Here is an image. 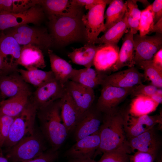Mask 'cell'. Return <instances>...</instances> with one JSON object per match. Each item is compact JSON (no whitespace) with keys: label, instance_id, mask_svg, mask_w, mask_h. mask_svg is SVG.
<instances>
[{"label":"cell","instance_id":"obj_1","mask_svg":"<svg viewBox=\"0 0 162 162\" xmlns=\"http://www.w3.org/2000/svg\"><path fill=\"white\" fill-rule=\"evenodd\" d=\"M125 112L117 108L110 112L103 114L99 129L100 144L94 156L118 150L125 151L129 154L131 152L124 126Z\"/></svg>","mask_w":162,"mask_h":162},{"label":"cell","instance_id":"obj_2","mask_svg":"<svg viewBox=\"0 0 162 162\" xmlns=\"http://www.w3.org/2000/svg\"><path fill=\"white\" fill-rule=\"evenodd\" d=\"M64 14L49 16L53 40L64 44L80 40L82 35L81 7L73 4Z\"/></svg>","mask_w":162,"mask_h":162},{"label":"cell","instance_id":"obj_3","mask_svg":"<svg viewBox=\"0 0 162 162\" xmlns=\"http://www.w3.org/2000/svg\"><path fill=\"white\" fill-rule=\"evenodd\" d=\"M61 99L40 110L39 115L43 134L54 151H58L68 135L61 116Z\"/></svg>","mask_w":162,"mask_h":162},{"label":"cell","instance_id":"obj_4","mask_svg":"<svg viewBox=\"0 0 162 162\" xmlns=\"http://www.w3.org/2000/svg\"><path fill=\"white\" fill-rule=\"evenodd\" d=\"M37 109L33 102H29L22 111L14 118L4 146L9 149L24 138L34 133Z\"/></svg>","mask_w":162,"mask_h":162},{"label":"cell","instance_id":"obj_5","mask_svg":"<svg viewBox=\"0 0 162 162\" xmlns=\"http://www.w3.org/2000/svg\"><path fill=\"white\" fill-rule=\"evenodd\" d=\"M46 149L43 139L34 133L24 138L8 149L6 158L11 162L26 161L38 157Z\"/></svg>","mask_w":162,"mask_h":162},{"label":"cell","instance_id":"obj_6","mask_svg":"<svg viewBox=\"0 0 162 162\" xmlns=\"http://www.w3.org/2000/svg\"><path fill=\"white\" fill-rule=\"evenodd\" d=\"M5 32L14 38L20 45L32 44L41 50L49 48L53 41L52 38L44 29L23 25L8 28Z\"/></svg>","mask_w":162,"mask_h":162},{"label":"cell","instance_id":"obj_7","mask_svg":"<svg viewBox=\"0 0 162 162\" xmlns=\"http://www.w3.org/2000/svg\"><path fill=\"white\" fill-rule=\"evenodd\" d=\"M44 16V9L38 4L20 13H2L0 14V30L3 31L8 28L30 23L38 24Z\"/></svg>","mask_w":162,"mask_h":162},{"label":"cell","instance_id":"obj_8","mask_svg":"<svg viewBox=\"0 0 162 162\" xmlns=\"http://www.w3.org/2000/svg\"><path fill=\"white\" fill-rule=\"evenodd\" d=\"M95 105L97 108L103 114L110 112L118 108V105L129 95L135 86L121 88L104 85Z\"/></svg>","mask_w":162,"mask_h":162},{"label":"cell","instance_id":"obj_9","mask_svg":"<svg viewBox=\"0 0 162 162\" xmlns=\"http://www.w3.org/2000/svg\"><path fill=\"white\" fill-rule=\"evenodd\" d=\"M135 46V64L145 61L151 60L154 54L162 49V34L156 33L152 36L133 35Z\"/></svg>","mask_w":162,"mask_h":162},{"label":"cell","instance_id":"obj_10","mask_svg":"<svg viewBox=\"0 0 162 162\" xmlns=\"http://www.w3.org/2000/svg\"><path fill=\"white\" fill-rule=\"evenodd\" d=\"M106 5L99 4L82 16L81 20L85 27L88 43L95 44L100 34L106 31L104 20Z\"/></svg>","mask_w":162,"mask_h":162},{"label":"cell","instance_id":"obj_11","mask_svg":"<svg viewBox=\"0 0 162 162\" xmlns=\"http://www.w3.org/2000/svg\"><path fill=\"white\" fill-rule=\"evenodd\" d=\"M103 114L94 104L79 118L73 132L76 141L98 131L102 124Z\"/></svg>","mask_w":162,"mask_h":162},{"label":"cell","instance_id":"obj_12","mask_svg":"<svg viewBox=\"0 0 162 162\" xmlns=\"http://www.w3.org/2000/svg\"><path fill=\"white\" fill-rule=\"evenodd\" d=\"M162 123V114L134 116L125 111L124 126L128 140L137 136Z\"/></svg>","mask_w":162,"mask_h":162},{"label":"cell","instance_id":"obj_13","mask_svg":"<svg viewBox=\"0 0 162 162\" xmlns=\"http://www.w3.org/2000/svg\"><path fill=\"white\" fill-rule=\"evenodd\" d=\"M65 90V86L55 78L37 88L33 102L37 108L42 110L62 98Z\"/></svg>","mask_w":162,"mask_h":162},{"label":"cell","instance_id":"obj_14","mask_svg":"<svg viewBox=\"0 0 162 162\" xmlns=\"http://www.w3.org/2000/svg\"><path fill=\"white\" fill-rule=\"evenodd\" d=\"M100 142L99 130L76 142L65 152L64 156L70 159L92 158Z\"/></svg>","mask_w":162,"mask_h":162},{"label":"cell","instance_id":"obj_15","mask_svg":"<svg viewBox=\"0 0 162 162\" xmlns=\"http://www.w3.org/2000/svg\"><path fill=\"white\" fill-rule=\"evenodd\" d=\"M64 86L81 116L94 104L93 89L70 80Z\"/></svg>","mask_w":162,"mask_h":162},{"label":"cell","instance_id":"obj_16","mask_svg":"<svg viewBox=\"0 0 162 162\" xmlns=\"http://www.w3.org/2000/svg\"><path fill=\"white\" fill-rule=\"evenodd\" d=\"M144 74L132 67L110 75L106 74L101 86L104 85L121 88H130L142 83L146 79Z\"/></svg>","mask_w":162,"mask_h":162},{"label":"cell","instance_id":"obj_17","mask_svg":"<svg viewBox=\"0 0 162 162\" xmlns=\"http://www.w3.org/2000/svg\"><path fill=\"white\" fill-rule=\"evenodd\" d=\"M25 92H30V88L18 72L0 76V93L3 99L8 98Z\"/></svg>","mask_w":162,"mask_h":162},{"label":"cell","instance_id":"obj_18","mask_svg":"<svg viewBox=\"0 0 162 162\" xmlns=\"http://www.w3.org/2000/svg\"><path fill=\"white\" fill-rule=\"evenodd\" d=\"M16 39L3 31L0 34V53L5 63L13 71L18 65L21 46Z\"/></svg>","mask_w":162,"mask_h":162},{"label":"cell","instance_id":"obj_19","mask_svg":"<svg viewBox=\"0 0 162 162\" xmlns=\"http://www.w3.org/2000/svg\"><path fill=\"white\" fill-rule=\"evenodd\" d=\"M134 34L129 30L126 32L122 38V44L115 63L109 71L116 72L126 66L134 67L135 46Z\"/></svg>","mask_w":162,"mask_h":162},{"label":"cell","instance_id":"obj_20","mask_svg":"<svg viewBox=\"0 0 162 162\" xmlns=\"http://www.w3.org/2000/svg\"><path fill=\"white\" fill-rule=\"evenodd\" d=\"M18 64L22 66L27 70L43 69L46 67L41 50L32 44L23 45L21 47Z\"/></svg>","mask_w":162,"mask_h":162},{"label":"cell","instance_id":"obj_21","mask_svg":"<svg viewBox=\"0 0 162 162\" xmlns=\"http://www.w3.org/2000/svg\"><path fill=\"white\" fill-rule=\"evenodd\" d=\"M128 141L132 152L136 150L157 154L160 145L154 128Z\"/></svg>","mask_w":162,"mask_h":162},{"label":"cell","instance_id":"obj_22","mask_svg":"<svg viewBox=\"0 0 162 162\" xmlns=\"http://www.w3.org/2000/svg\"><path fill=\"white\" fill-rule=\"evenodd\" d=\"M117 45L100 44L93 62L95 69L101 71H109L116 62L119 52Z\"/></svg>","mask_w":162,"mask_h":162},{"label":"cell","instance_id":"obj_23","mask_svg":"<svg viewBox=\"0 0 162 162\" xmlns=\"http://www.w3.org/2000/svg\"><path fill=\"white\" fill-rule=\"evenodd\" d=\"M65 90L61 99V115L69 134L73 132L81 115L69 93Z\"/></svg>","mask_w":162,"mask_h":162},{"label":"cell","instance_id":"obj_24","mask_svg":"<svg viewBox=\"0 0 162 162\" xmlns=\"http://www.w3.org/2000/svg\"><path fill=\"white\" fill-rule=\"evenodd\" d=\"M106 74L105 72L91 68L74 69L69 80L94 89L98 86L102 85Z\"/></svg>","mask_w":162,"mask_h":162},{"label":"cell","instance_id":"obj_25","mask_svg":"<svg viewBox=\"0 0 162 162\" xmlns=\"http://www.w3.org/2000/svg\"><path fill=\"white\" fill-rule=\"evenodd\" d=\"M31 92H22L12 97L0 101V116L15 117L23 110L28 103Z\"/></svg>","mask_w":162,"mask_h":162},{"label":"cell","instance_id":"obj_26","mask_svg":"<svg viewBox=\"0 0 162 162\" xmlns=\"http://www.w3.org/2000/svg\"><path fill=\"white\" fill-rule=\"evenodd\" d=\"M51 71L55 78L63 86L70 80L74 69L67 61L48 50Z\"/></svg>","mask_w":162,"mask_h":162},{"label":"cell","instance_id":"obj_27","mask_svg":"<svg viewBox=\"0 0 162 162\" xmlns=\"http://www.w3.org/2000/svg\"><path fill=\"white\" fill-rule=\"evenodd\" d=\"M100 47V44L88 43L83 46L74 49L68 54V57L72 62L77 64L84 66L85 68H91L96 53Z\"/></svg>","mask_w":162,"mask_h":162},{"label":"cell","instance_id":"obj_28","mask_svg":"<svg viewBox=\"0 0 162 162\" xmlns=\"http://www.w3.org/2000/svg\"><path fill=\"white\" fill-rule=\"evenodd\" d=\"M159 105L149 97L138 96L133 98L128 112L134 116L148 115L155 111Z\"/></svg>","mask_w":162,"mask_h":162},{"label":"cell","instance_id":"obj_29","mask_svg":"<svg viewBox=\"0 0 162 162\" xmlns=\"http://www.w3.org/2000/svg\"><path fill=\"white\" fill-rule=\"evenodd\" d=\"M128 28L126 17L124 16L120 21L108 29L104 34L98 38L95 44L117 45L123 35L127 32Z\"/></svg>","mask_w":162,"mask_h":162},{"label":"cell","instance_id":"obj_30","mask_svg":"<svg viewBox=\"0 0 162 162\" xmlns=\"http://www.w3.org/2000/svg\"><path fill=\"white\" fill-rule=\"evenodd\" d=\"M16 71L25 82L37 88L55 78L51 70L45 71L38 69L29 70L20 69H17Z\"/></svg>","mask_w":162,"mask_h":162},{"label":"cell","instance_id":"obj_31","mask_svg":"<svg viewBox=\"0 0 162 162\" xmlns=\"http://www.w3.org/2000/svg\"><path fill=\"white\" fill-rule=\"evenodd\" d=\"M109 4L104 15L106 31L121 20L125 13V4L123 0H112Z\"/></svg>","mask_w":162,"mask_h":162},{"label":"cell","instance_id":"obj_32","mask_svg":"<svg viewBox=\"0 0 162 162\" xmlns=\"http://www.w3.org/2000/svg\"><path fill=\"white\" fill-rule=\"evenodd\" d=\"M36 4L40 5L49 16L61 15L68 12L71 7V1L68 0H34Z\"/></svg>","mask_w":162,"mask_h":162},{"label":"cell","instance_id":"obj_33","mask_svg":"<svg viewBox=\"0 0 162 162\" xmlns=\"http://www.w3.org/2000/svg\"><path fill=\"white\" fill-rule=\"evenodd\" d=\"M126 17L130 31L134 35L139 31L141 10L138 7L136 0H128L124 2Z\"/></svg>","mask_w":162,"mask_h":162},{"label":"cell","instance_id":"obj_34","mask_svg":"<svg viewBox=\"0 0 162 162\" xmlns=\"http://www.w3.org/2000/svg\"><path fill=\"white\" fill-rule=\"evenodd\" d=\"M136 65L143 70L146 78H148L152 85L162 88V70L155 66L151 60L141 62Z\"/></svg>","mask_w":162,"mask_h":162},{"label":"cell","instance_id":"obj_35","mask_svg":"<svg viewBox=\"0 0 162 162\" xmlns=\"http://www.w3.org/2000/svg\"><path fill=\"white\" fill-rule=\"evenodd\" d=\"M154 18L150 4L143 10L141 14L139 24V35L143 36L150 33L154 25Z\"/></svg>","mask_w":162,"mask_h":162},{"label":"cell","instance_id":"obj_36","mask_svg":"<svg viewBox=\"0 0 162 162\" xmlns=\"http://www.w3.org/2000/svg\"><path fill=\"white\" fill-rule=\"evenodd\" d=\"M127 152L118 150L103 153L97 162H130V156Z\"/></svg>","mask_w":162,"mask_h":162},{"label":"cell","instance_id":"obj_37","mask_svg":"<svg viewBox=\"0 0 162 162\" xmlns=\"http://www.w3.org/2000/svg\"><path fill=\"white\" fill-rule=\"evenodd\" d=\"M15 117L5 115L0 116V154L2 155V148L9 135Z\"/></svg>","mask_w":162,"mask_h":162},{"label":"cell","instance_id":"obj_38","mask_svg":"<svg viewBox=\"0 0 162 162\" xmlns=\"http://www.w3.org/2000/svg\"><path fill=\"white\" fill-rule=\"evenodd\" d=\"M158 88L152 85H145L141 83L135 86L130 94L131 98L138 96L150 97L155 93Z\"/></svg>","mask_w":162,"mask_h":162},{"label":"cell","instance_id":"obj_39","mask_svg":"<svg viewBox=\"0 0 162 162\" xmlns=\"http://www.w3.org/2000/svg\"><path fill=\"white\" fill-rule=\"evenodd\" d=\"M157 154L136 151L130 156V162H154Z\"/></svg>","mask_w":162,"mask_h":162},{"label":"cell","instance_id":"obj_40","mask_svg":"<svg viewBox=\"0 0 162 162\" xmlns=\"http://www.w3.org/2000/svg\"><path fill=\"white\" fill-rule=\"evenodd\" d=\"M35 5L34 0H13L12 13L25 11Z\"/></svg>","mask_w":162,"mask_h":162},{"label":"cell","instance_id":"obj_41","mask_svg":"<svg viewBox=\"0 0 162 162\" xmlns=\"http://www.w3.org/2000/svg\"><path fill=\"white\" fill-rule=\"evenodd\" d=\"M58 151H54L51 149L35 158L22 162H54L58 158Z\"/></svg>","mask_w":162,"mask_h":162},{"label":"cell","instance_id":"obj_42","mask_svg":"<svg viewBox=\"0 0 162 162\" xmlns=\"http://www.w3.org/2000/svg\"><path fill=\"white\" fill-rule=\"evenodd\" d=\"M111 0H73L71 3L81 7L85 6L86 10H89L95 6L100 4H109Z\"/></svg>","mask_w":162,"mask_h":162},{"label":"cell","instance_id":"obj_43","mask_svg":"<svg viewBox=\"0 0 162 162\" xmlns=\"http://www.w3.org/2000/svg\"><path fill=\"white\" fill-rule=\"evenodd\" d=\"M151 10L154 24L162 18V0H154L151 4Z\"/></svg>","mask_w":162,"mask_h":162},{"label":"cell","instance_id":"obj_44","mask_svg":"<svg viewBox=\"0 0 162 162\" xmlns=\"http://www.w3.org/2000/svg\"><path fill=\"white\" fill-rule=\"evenodd\" d=\"M13 0H0V14L12 13Z\"/></svg>","mask_w":162,"mask_h":162},{"label":"cell","instance_id":"obj_45","mask_svg":"<svg viewBox=\"0 0 162 162\" xmlns=\"http://www.w3.org/2000/svg\"><path fill=\"white\" fill-rule=\"evenodd\" d=\"M151 61L155 66L162 70V49L154 54Z\"/></svg>","mask_w":162,"mask_h":162},{"label":"cell","instance_id":"obj_46","mask_svg":"<svg viewBox=\"0 0 162 162\" xmlns=\"http://www.w3.org/2000/svg\"><path fill=\"white\" fill-rule=\"evenodd\" d=\"M13 71H14L11 70L5 63L3 57L0 53V73L4 74L7 72Z\"/></svg>","mask_w":162,"mask_h":162},{"label":"cell","instance_id":"obj_47","mask_svg":"<svg viewBox=\"0 0 162 162\" xmlns=\"http://www.w3.org/2000/svg\"><path fill=\"white\" fill-rule=\"evenodd\" d=\"M153 32L162 34V18L154 25L150 33Z\"/></svg>","mask_w":162,"mask_h":162},{"label":"cell","instance_id":"obj_48","mask_svg":"<svg viewBox=\"0 0 162 162\" xmlns=\"http://www.w3.org/2000/svg\"><path fill=\"white\" fill-rule=\"evenodd\" d=\"M150 98L154 101L159 104L162 102V94L156 92L153 94Z\"/></svg>","mask_w":162,"mask_h":162},{"label":"cell","instance_id":"obj_49","mask_svg":"<svg viewBox=\"0 0 162 162\" xmlns=\"http://www.w3.org/2000/svg\"><path fill=\"white\" fill-rule=\"evenodd\" d=\"M69 162H97L92 158L70 159Z\"/></svg>","mask_w":162,"mask_h":162},{"label":"cell","instance_id":"obj_50","mask_svg":"<svg viewBox=\"0 0 162 162\" xmlns=\"http://www.w3.org/2000/svg\"><path fill=\"white\" fill-rule=\"evenodd\" d=\"M0 162H10L8 160L4 157L2 155L0 154Z\"/></svg>","mask_w":162,"mask_h":162},{"label":"cell","instance_id":"obj_51","mask_svg":"<svg viewBox=\"0 0 162 162\" xmlns=\"http://www.w3.org/2000/svg\"><path fill=\"white\" fill-rule=\"evenodd\" d=\"M136 2H139L142 4H143L144 5H145L146 6V7L148 6L150 4H149V2H148V1L147 0H136Z\"/></svg>","mask_w":162,"mask_h":162},{"label":"cell","instance_id":"obj_52","mask_svg":"<svg viewBox=\"0 0 162 162\" xmlns=\"http://www.w3.org/2000/svg\"><path fill=\"white\" fill-rule=\"evenodd\" d=\"M3 74H0V76H1V75H2Z\"/></svg>","mask_w":162,"mask_h":162},{"label":"cell","instance_id":"obj_53","mask_svg":"<svg viewBox=\"0 0 162 162\" xmlns=\"http://www.w3.org/2000/svg\"></svg>","mask_w":162,"mask_h":162}]
</instances>
